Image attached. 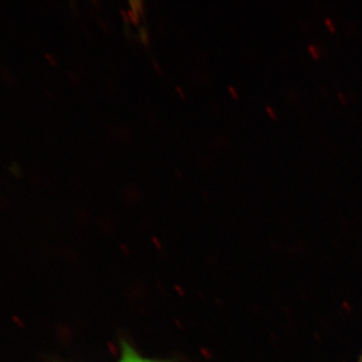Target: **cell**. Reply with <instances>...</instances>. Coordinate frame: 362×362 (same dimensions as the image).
<instances>
[{
    "label": "cell",
    "mask_w": 362,
    "mask_h": 362,
    "mask_svg": "<svg viewBox=\"0 0 362 362\" xmlns=\"http://www.w3.org/2000/svg\"><path fill=\"white\" fill-rule=\"evenodd\" d=\"M358 362H362V354H361V358H359V361Z\"/></svg>",
    "instance_id": "obj_6"
},
{
    "label": "cell",
    "mask_w": 362,
    "mask_h": 362,
    "mask_svg": "<svg viewBox=\"0 0 362 362\" xmlns=\"http://www.w3.org/2000/svg\"><path fill=\"white\" fill-rule=\"evenodd\" d=\"M267 111L269 112V114H270V115L272 117H273V118H275L276 117V114H275V112H273V110H272V109L270 108V107H267Z\"/></svg>",
    "instance_id": "obj_5"
},
{
    "label": "cell",
    "mask_w": 362,
    "mask_h": 362,
    "mask_svg": "<svg viewBox=\"0 0 362 362\" xmlns=\"http://www.w3.org/2000/svg\"><path fill=\"white\" fill-rule=\"evenodd\" d=\"M325 23H327L328 28H330L331 32H334L335 28L333 25V21L330 20V18H326Z\"/></svg>",
    "instance_id": "obj_4"
},
{
    "label": "cell",
    "mask_w": 362,
    "mask_h": 362,
    "mask_svg": "<svg viewBox=\"0 0 362 362\" xmlns=\"http://www.w3.org/2000/svg\"><path fill=\"white\" fill-rule=\"evenodd\" d=\"M308 49L309 52H310L311 54H313L314 58H317V57H318V52H317L315 47H313V45H309Z\"/></svg>",
    "instance_id": "obj_3"
},
{
    "label": "cell",
    "mask_w": 362,
    "mask_h": 362,
    "mask_svg": "<svg viewBox=\"0 0 362 362\" xmlns=\"http://www.w3.org/2000/svg\"><path fill=\"white\" fill-rule=\"evenodd\" d=\"M116 362H171L169 361H158V359L148 358L143 356L138 350H136L129 342L123 340L121 342L120 357Z\"/></svg>",
    "instance_id": "obj_1"
},
{
    "label": "cell",
    "mask_w": 362,
    "mask_h": 362,
    "mask_svg": "<svg viewBox=\"0 0 362 362\" xmlns=\"http://www.w3.org/2000/svg\"><path fill=\"white\" fill-rule=\"evenodd\" d=\"M139 37L142 40L143 44L148 45L149 35L148 30L145 28H140L139 30Z\"/></svg>",
    "instance_id": "obj_2"
}]
</instances>
